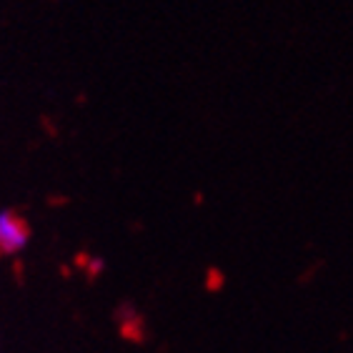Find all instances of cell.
I'll use <instances>...</instances> for the list:
<instances>
[{
	"label": "cell",
	"instance_id": "cell-1",
	"mask_svg": "<svg viewBox=\"0 0 353 353\" xmlns=\"http://www.w3.org/2000/svg\"><path fill=\"white\" fill-rule=\"evenodd\" d=\"M30 243V228L15 211H0V253L18 256Z\"/></svg>",
	"mask_w": 353,
	"mask_h": 353
},
{
	"label": "cell",
	"instance_id": "cell-2",
	"mask_svg": "<svg viewBox=\"0 0 353 353\" xmlns=\"http://www.w3.org/2000/svg\"><path fill=\"white\" fill-rule=\"evenodd\" d=\"M103 268V261H90V271L93 273H98Z\"/></svg>",
	"mask_w": 353,
	"mask_h": 353
}]
</instances>
